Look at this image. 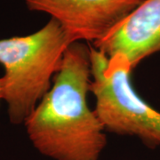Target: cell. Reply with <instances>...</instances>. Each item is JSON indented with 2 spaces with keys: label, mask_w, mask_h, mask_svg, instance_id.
I'll list each match as a JSON object with an SVG mask.
<instances>
[{
  "label": "cell",
  "mask_w": 160,
  "mask_h": 160,
  "mask_svg": "<svg viewBox=\"0 0 160 160\" xmlns=\"http://www.w3.org/2000/svg\"><path fill=\"white\" fill-rule=\"evenodd\" d=\"M91 85L94 111L105 132L140 139L149 148L160 146V112L132 85V69L120 55L108 57L90 46Z\"/></svg>",
  "instance_id": "obj_3"
},
{
  "label": "cell",
  "mask_w": 160,
  "mask_h": 160,
  "mask_svg": "<svg viewBox=\"0 0 160 160\" xmlns=\"http://www.w3.org/2000/svg\"><path fill=\"white\" fill-rule=\"evenodd\" d=\"M144 0H24L29 11L60 23L73 42L96 43L126 20Z\"/></svg>",
  "instance_id": "obj_4"
},
{
  "label": "cell",
  "mask_w": 160,
  "mask_h": 160,
  "mask_svg": "<svg viewBox=\"0 0 160 160\" xmlns=\"http://www.w3.org/2000/svg\"><path fill=\"white\" fill-rule=\"evenodd\" d=\"M2 102H3V91H2V82H1V78H0V105H1Z\"/></svg>",
  "instance_id": "obj_6"
},
{
  "label": "cell",
  "mask_w": 160,
  "mask_h": 160,
  "mask_svg": "<svg viewBox=\"0 0 160 160\" xmlns=\"http://www.w3.org/2000/svg\"><path fill=\"white\" fill-rule=\"evenodd\" d=\"M90 46L71 43L50 90L24 122L34 148L53 160H99L106 132L87 95L91 85Z\"/></svg>",
  "instance_id": "obj_1"
},
{
  "label": "cell",
  "mask_w": 160,
  "mask_h": 160,
  "mask_svg": "<svg viewBox=\"0 0 160 160\" xmlns=\"http://www.w3.org/2000/svg\"><path fill=\"white\" fill-rule=\"evenodd\" d=\"M72 39L51 19L34 33L0 39L3 102L9 120L21 125L50 90Z\"/></svg>",
  "instance_id": "obj_2"
},
{
  "label": "cell",
  "mask_w": 160,
  "mask_h": 160,
  "mask_svg": "<svg viewBox=\"0 0 160 160\" xmlns=\"http://www.w3.org/2000/svg\"><path fill=\"white\" fill-rule=\"evenodd\" d=\"M92 46L108 57H124L132 69L145 58L160 52V0H144Z\"/></svg>",
  "instance_id": "obj_5"
}]
</instances>
